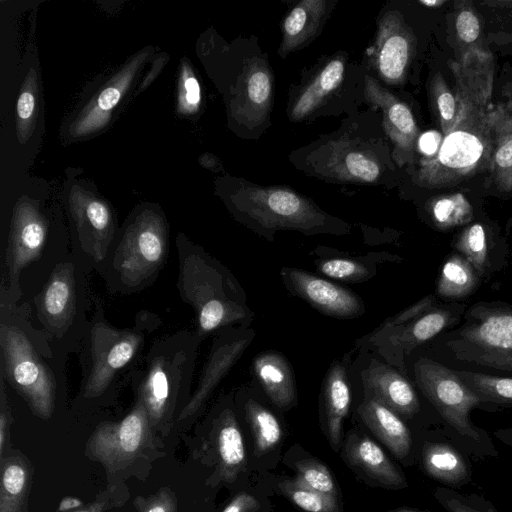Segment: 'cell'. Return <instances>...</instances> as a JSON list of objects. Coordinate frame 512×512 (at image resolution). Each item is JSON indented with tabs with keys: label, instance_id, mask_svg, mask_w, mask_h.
<instances>
[{
	"label": "cell",
	"instance_id": "1",
	"mask_svg": "<svg viewBox=\"0 0 512 512\" xmlns=\"http://www.w3.org/2000/svg\"><path fill=\"white\" fill-rule=\"evenodd\" d=\"M431 357L448 367L512 377V304L477 301L433 339Z\"/></svg>",
	"mask_w": 512,
	"mask_h": 512
},
{
	"label": "cell",
	"instance_id": "2",
	"mask_svg": "<svg viewBox=\"0 0 512 512\" xmlns=\"http://www.w3.org/2000/svg\"><path fill=\"white\" fill-rule=\"evenodd\" d=\"M457 117L443 136L437 153L421 158L414 174L416 185L429 189L452 187L490 170L493 140L490 107L474 105L456 90Z\"/></svg>",
	"mask_w": 512,
	"mask_h": 512
},
{
	"label": "cell",
	"instance_id": "3",
	"mask_svg": "<svg viewBox=\"0 0 512 512\" xmlns=\"http://www.w3.org/2000/svg\"><path fill=\"white\" fill-rule=\"evenodd\" d=\"M236 216L267 239L279 230L307 235L347 234L350 226L321 210L313 201L284 186H263L239 181L230 196Z\"/></svg>",
	"mask_w": 512,
	"mask_h": 512
},
{
	"label": "cell",
	"instance_id": "4",
	"mask_svg": "<svg viewBox=\"0 0 512 512\" xmlns=\"http://www.w3.org/2000/svg\"><path fill=\"white\" fill-rule=\"evenodd\" d=\"M414 377L422 394L470 457L476 460L498 457L488 433L471 419L472 410L488 409L455 369L431 357L421 356L414 363Z\"/></svg>",
	"mask_w": 512,
	"mask_h": 512
},
{
	"label": "cell",
	"instance_id": "5",
	"mask_svg": "<svg viewBox=\"0 0 512 512\" xmlns=\"http://www.w3.org/2000/svg\"><path fill=\"white\" fill-rule=\"evenodd\" d=\"M182 280L185 297L197 311L202 332L251 319V311L244 302L230 298L232 294H228L225 289V286H236L235 283L204 259H186L182 267Z\"/></svg>",
	"mask_w": 512,
	"mask_h": 512
},
{
	"label": "cell",
	"instance_id": "6",
	"mask_svg": "<svg viewBox=\"0 0 512 512\" xmlns=\"http://www.w3.org/2000/svg\"><path fill=\"white\" fill-rule=\"evenodd\" d=\"M2 360L8 380L40 415L49 416L54 398V381L27 337L12 326L2 325Z\"/></svg>",
	"mask_w": 512,
	"mask_h": 512
},
{
	"label": "cell",
	"instance_id": "7",
	"mask_svg": "<svg viewBox=\"0 0 512 512\" xmlns=\"http://www.w3.org/2000/svg\"><path fill=\"white\" fill-rule=\"evenodd\" d=\"M462 302L438 303L421 316L400 325L383 323L368 339L379 347L380 353L400 371H405L404 357L415 348L432 341L442 333L456 327L467 309Z\"/></svg>",
	"mask_w": 512,
	"mask_h": 512
},
{
	"label": "cell",
	"instance_id": "8",
	"mask_svg": "<svg viewBox=\"0 0 512 512\" xmlns=\"http://www.w3.org/2000/svg\"><path fill=\"white\" fill-rule=\"evenodd\" d=\"M167 253L163 219L150 211L140 214L126 229L115 255V267L128 285H138L162 264Z\"/></svg>",
	"mask_w": 512,
	"mask_h": 512
},
{
	"label": "cell",
	"instance_id": "9",
	"mask_svg": "<svg viewBox=\"0 0 512 512\" xmlns=\"http://www.w3.org/2000/svg\"><path fill=\"white\" fill-rule=\"evenodd\" d=\"M307 159L318 176L340 182L374 183L384 168L372 144L348 136L318 144Z\"/></svg>",
	"mask_w": 512,
	"mask_h": 512
},
{
	"label": "cell",
	"instance_id": "10",
	"mask_svg": "<svg viewBox=\"0 0 512 512\" xmlns=\"http://www.w3.org/2000/svg\"><path fill=\"white\" fill-rule=\"evenodd\" d=\"M141 341V336L134 331L97 323L91 332V366L85 395L101 394L115 374L133 358Z\"/></svg>",
	"mask_w": 512,
	"mask_h": 512
},
{
	"label": "cell",
	"instance_id": "11",
	"mask_svg": "<svg viewBox=\"0 0 512 512\" xmlns=\"http://www.w3.org/2000/svg\"><path fill=\"white\" fill-rule=\"evenodd\" d=\"M415 37L398 11L386 12L378 23L371 48L372 65L387 84H400L415 52Z\"/></svg>",
	"mask_w": 512,
	"mask_h": 512
},
{
	"label": "cell",
	"instance_id": "12",
	"mask_svg": "<svg viewBox=\"0 0 512 512\" xmlns=\"http://www.w3.org/2000/svg\"><path fill=\"white\" fill-rule=\"evenodd\" d=\"M364 96L382 111V125L393 145L394 161L398 166L412 163L418 147L419 129L410 108L370 76H365Z\"/></svg>",
	"mask_w": 512,
	"mask_h": 512
},
{
	"label": "cell",
	"instance_id": "13",
	"mask_svg": "<svg viewBox=\"0 0 512 512\" xmlns=\"http://www.w3.org/2000/svg\"><path fill=\"white\" fill-rule=\"evenodd\" d=\"M46 236L47 223L38 209L29 202H19L13 211L6 251L9 290L13 295L20 292V272L40 257Z\"/></svg>",
	"mask_w": 512,
	"mask_h": 512
},
{
	"label": "cell",
	"instance_id": "14",
	"mask_svg": "<svg viewBox=\"0 0 512 512\" xmlns=\"http://www.w3.org/2000/svg\"><path fill=\"white\" fill-rule=\"evenodd\" d=\"M281 276L292 293L323 314L350 319L365 312L364 303L357 294L310 272L284 267Z\"/></svg>",
	"mask_w": 512,
	"mask_h": 512
},
{
	"label": "cell",
	"instance_id": "15",
	"mask_svg": "<svg viewBox=\"0 0 512 512\" xmlns=\"http://www.w3.org/2000/svg\"><path fill=\"white\" fill-rule=\"evenodd\" d=\"M421 465L426 475L445 487L460 489L472 481L470 455L448 428L441 437L424 442Z\"/></svg>",
	"mask_w": 512,
	"mask_h": 512
},
{
	"label": "cell",
	"instance_id": "16",
	"mask_svg": "<svg viewBox=\"0 0 512 512\" xmlns=\"http://www.w3.org/2000/svg\"><path fill=\"white\" fill-rule=\"evenodd\" d=\"M70 207L83 249L102 260L113 237L114 224L107 204L83 190L71 193Z\"/></svg>",
	"mask_w": 512,
	"mask_h": 512
},
{
	"label": "cell",
	"instance_id": "17",
	"mask_svg": "<svg viewBox=\"0 0 512 512\" xmlns=\"http://www.w3.org/2000/svg\"><path fill=\"white\" fill-rule=\"evenodd\" d=\"M363 384L373 399L397 415L413 418L420 411L418 395L411 383L392 367L373 360L362 372Z\"/></svg>",
	"mask_w": 512,
	"mask_h": 512
},
{
	"label": "cell",
	"instance_id": "18",
	"mask_svg": "<svg viewBox=\"0 0 512 512\" xmlns=\"http://www.w3.org/2000/svg\"><path fill=\"white\" fill-rule=\"evenodd\" d=\"M456 83L474 105L488 108L493 91L495 63L490 51L482 47L468 49L449 63Z\"/></svg>",
	"mask_w": 512,
	"mask_h": 512
},
{
	"label": "cell",
	"instance_id": "19",
	"mask_svg": "<svg viewBox=\"0 0 512 512\" xmlns=\"http://www.w3.org/2000/svg\"><path fill=\"white\" fill-rule=\"evenodd\" d=\"M272 93L273 76L268 64L260 58L250 59L234 103L236 117L248 126L259 124L268 116Z\"/></svg>",
	"mask_w": 512,
	"mask_h": 512
},
{
	"label": "cell",
	"instance_id": "20",
	"mask_svg": "<svg viewBox=\"0 0 512 512\" xmlns=\"http://www.w3.org/2000/svg\"><path fill=\"white\" fill-rule=\"evenodd\" d=\"M451 247L473 266L482 280H488L505 266L507 249L499 248L481 222L462 227L454 236Z\"/></svg>",
	"mask_w": 512,
	"mask_h": 512
},
{
	"label": "cell",
	"instance_id": "21",
	"mask_svg": "<svg viewBox=\"0 0 512 512\" xmlns=\"http://www.w3.org/2000/svg\"><path fill=\"white\" fill-rule=\"evenodd\" d=\"M493 151L490 172L496 188L512 192V98L490 108Z\"/></svg>",
	"mask_w": 512,
	"mask_h": 512
},
{
	"label": "cell",
	"instance_id": "22",
	"mask_svg": "<svg viewBox=\"0 0 512 512\" xmlns=\"http://www.w3.org/2000/svg\"><path fill=\"white\" fill-rule=\"evenodd\" d=\"M358 414L397 458L404 459L409 456L412 437L399 415L373 398H367L359 406Z\"/></svg>",
	"mask_w": 512,
	"mask_h": 512
},
{
	"label": "cell",
	"instance_id": "23",
	"mask_svg": "<svg viewBox=\"0 0 512 512\" xmlns=\"http://www.w3.org/2000/svg\"><path fill=\"white\" fill-rule=\"evenodd\" d=\"M254 373L270 400L281 409L290 408L296 400L295 380L287 359L280 353L266 351L253 362Z\"/></svg>",
	"mask_w": 512,
	"mask_h": 512
},
{
	"label": "cell",
	"instance_id": "24",
	"mask_svg": "<svg viewBox=\"0 0 512 512\" xmlns=\"http://www.w3.org/2000/svg\"><path fill=\"white\" fill-rule=\"evenodd\" d=\"M142 57H138L121 73L116 75L113 81L103 88L97 97L82 111L73 124L72 134L84 136L95 132L105 126L112 109L117 105L123 93L130 85Z\"/></svg>",
	"mask_w": 512,
	"mask_h": 512
},
{
	"label": "cell",
	"instance_id": "25",
	"mask_svg": "<svg viewBox=\"0 0 512 512\" xmlns=\"http://www.w3.org/2000/svg\"><path fill=\"white\" fill-rule=\"evenodd\" d=\"M349 462L360 468L370 478L393 489L407 486L403 474L386 456L383 450L367 437L351 436L345 444Z\"/></svg>",
	"mask_w": 512,
	"mask_h": 512
},
{
	"label": "cell",
	"instance_id": "26",
	"mask_svg": "<svg viewBox=\"0 0 512 512\" xmlns=\"http://www.w3.org/2000/svg\"><path fill=\"white\" fill-rule=\"evenodd\" d=\"M327 5L324 0H304L290 10L282 25L281 57L299 49L316 34L327 15Z\"/></svg>",
	"mask_w": 512,
	"mask_h": 512
},
{
	"label": "cell",
	"instance_id": "27",
	"mask_svg": "<svg viewBox=\"0 0 512 512\" xmlns=\"http://www.w3.org/2000/svg\"><path fill=\"white\" fill-rule=\"evenodd\" d=\"M252 332L226 341L214 349L200 378L199 386L182 412L181 418L193 413L209 396L251 342Z\"/></svg>",
	"mask_w": 512,
	"mask_h": 512
},
{
	"label": "cell",
	"instance_id": "28",
	"mask_svg": "<svg viewBox=\"0 0 512 512\" xmlns=\"http://www.w3.org/2000/svg\"><path fill=\"white\" fill-rule=\"evenodd\" d=\"M322 398L328 438L336 449L351 402L346 370L340 362L330 366L323 382Z\"/></svg>",
	"mask_w": 512,
	"mask_h": 512
},
{
	"label": "cell",
	"instance_id": "29",
	"mask_svg": "<svg viewBox=\"0 0 512 512\" xmlns=\"http://www.w3.org/2000/svg\"><path fill=\"white\" fill-rule=\"evenodd\" d=\"M73 266L60 264L52 272L40 297V309L53 325L65 324L74 313L75 289Z\"/></svg>",
	"mask_w": 512,
	"mask_h": 512
},
{
	"label": "cell",
	"instance_id": "30",
	"mask_svg": "<svg viewBox=\"0 0 512 512\" xmlns=\"http://www.w3.org/2000/svg\"><path fill=\"white\" fill-rule=\"evenodd\" d=\"M345 71L343 58L330 60L299 93L294 101L289 117L292 121H302L341 84Z\"/></svg>",
	"mask_w": 512,
	"mask_h": 512
},
{
	"label": "cell",
	"instance_id": "31",
	"mask_svg": "<svg viewBox=\"0 0 512 512\" xmlns=\"http://www.w3.org/2000/svg\"><path fill=\"white\" fill-rule=\"evenodd\" d=\"M473 266L459 253L452 251L441 265L435 295L447 302H460L481 285Z\"/></svg>",
	"mask_w": 512,
	"mask_h": 512
},
{
	"label": "cell",
	"instance_id": "32",
	"mask_svg": "<svg viewBox=\"0 0 512 512\" xmlns=\"http://www.w3.org/2000/svg\"><path fill=\"white\" fill-rule=\"evenodd\" d=\"M425 210L432 225L440 231L465 227L474 220L473 206L460 192L437 195L429 199Z\"/></svg>",
	"mask_w": 512,
	"mask_h": 512
},
{
	"label": "cell",
	"instance_id": "33",
	"mask_svg": "<svg viewBox=\"0 0 512 512\" xmlns=\"http://www.w3.org/2000/svg\"><path fill=\"white\" fill-rule=\"evenodd\" d=\"M456 374L486 405L488 411L512 406V377L468 370Z\"/></svg>",
	"mask_w": 512,
	"mask_h": 512
},
{
	"label": "cell",
	"instance_id": "34",
	"mask_svg": "<svg viewBox=\"0 0 512 512\" xmlns=\"http://www.w3.org/2000/svg\"><path fill=\"white\" fill-rule=\"evenodd\" d=\"M245 410L254 435L256 453L261 455L270 451L279 443L282 436L277 418L252 399L246 403Z\"/></svg>",
	"mask_w": 512,
	"mask_h": 512
},
{
	"label": "cell",
	"instance_id": "35",
	"mask_svg": "<svg viewBox=\"0 0 512 512\" xmlns=\"http://www.w3.org/2000/svg\"><path fill=\"white\" fill-rule=\"evenodd\" d=\"M218 451L223 465L237 470L245 461L243 437L232 413L224 416L218 431Z\"/></svg>",
	"mask_w": 512,
	"mask_h": 512
},
{
	"label": "cell",
	"instance_id": "36",
	"mask_svg": "<svg viewBox=\"0 0 512 512\" xmlns=\"http://www.w3.org/2000/svg\"><path fill=\"white\" fill-rule=\"evenodd\" d=\"M430 101L442 135H446L454 126L457 117V98L447 85L443 75L436 73L430 82Z\"/></svg>",
	"mask_w": 512,
	"mask_h": 512
},
{
	"label": "cell",
	"instance_id": "37",
	"mask_svg": "<svg viewBox=\"0 0 512 512\" xmlns=\"http://www.w3.org/2000/svg\"><path fill=\"white\" fill-rule=\"evenodd\" d=\"M434 496L446 512H500L492 502L476 493H462L449 487H439Z\"/></svg>",
	"mask_w": 512,
	"mask_h": 512
},
{
	"label": "cell",
	"instance_id": "38",
	"mask_svg": "<svg viewBox=\"0 0 512 512\" xmlns=\"http://www.w3.org/2000/svg\"><path fill=\"white\" fill-rule=\"evenodd\" d=\"M167 370L158 360L153 363L144 383V401L147 410L153 415H159L166 405L170 386Z\"/></svg>",
	"mask_w": 512,
	"mask_h": 512
},
{
	"label": "cell",
	"instance_id": "39",
	"mask_svg": "<svg viewBox=\"0 0 512 512\" xmlns=\"http://www.w3.org/2000/svg\"><path fill=\"white\" fill-rule=\"evenodd\" d=\"M281 487L290 500L306 512H339L334 495L317 492L295 482L284 483Z\"/></svg>",
	"mask_w": 512,
	"mask_h": 512
},
{
	"label": "cell",
	"instance_id": "40",
	"mask_svg": "<svg viewBox=\"0 0 512 512\" xmlns=\"http://www.w3.org/2000/svg\"><path fill=\"white\" fill-rule=\"evenodd\" d=\"M296 484L324 494H336L334 479L328 468L315 460H303L297 465Z\"/></svg>",
	"mask_w": 512,
	"mask_h": 512
},
{
	"label": "cell",
	"instance_id": "41",
	"mask_svg": "<svg viewBox=\"0 0 512 512\" xmlns=\"http://www.w3.org/2000/svg\"><path fill=\"white\" fill-rule=\"evenodd\" d=\"M146 409L138 406L126 416L116 428V439L121 451L127 454L136 452L145 434Z\"/></svg>",
	"mask_w": 512,
	"mask_h": 512
},
{
	"label": "cell",
	"instance_id": "42",
	"mask_svg": "<svg viewBox=\"0 0 512 512\" xmlns=\"http://www.w3.org/2000/svg\"><path fill=\"white\" fill-rule=\"evenodd\" d=\"M455 29L458 40L466 48L464 51L481 47L476 44L481 35V22L470 1L455 3Z\"/></svg>",
	"mask_w": 512,
	"mask_h": 512
},
{
	"label": "cell",
	"instance_id": "43",
	"mask_svg": "<svg viewBox=\"0 0 512 512\" xmlns=\"http://www.w3.org/2000/svg\"><path fill=\"white\" fill-rule=\"evenodd\" d=\"M35 107L36 77L32 71V73H29L25 83L23 84L16 106L17 128L21 142L28 139L31 130L33 129L32 121L35 114Z\"/></svg>",
	"mask_w": 512,
	"mask_h": 512
},
{
	"label": "cell",
	"instance_id": "44",
	"mask_svg": "<svg viewBox=\"0 0 512 512\" xmlns=\"http://www.w3.org/2000/svg\"><path fill=\"white\" fill-rule=\"evenodd\" d=\"M317 265L326 276L348 282H362L372 275L369 267L354 259L331 258L321 260Z\"/></svg>",
	"mask_w": 512,
	"mask_h": 512
},
{
	"label": "cell",
	"instance_id": "45",
	"mask_svg": "<svg viewBox=\"0 0 512 512\" xmlns=\"http://www.w3.org/2000/svg\"><path fill=\"white\" fill-rule=\"evenodd\" d=\"M201 100L199 83L187 65H183L180 82L178 108L182 113H192L198 109Z\"/></svg>",
	"mask_w": 512,
	"mask_h": 512
},
{
	"label": "cell",
	"instance_id": "46",
	"mask_svg": "<svg viewBox=\"0 0 512 512\" xmlns=\"http://www.w3.org/2000/svg\"><path fill=\"white\" fill-rule=\"evenodd\" d=\"M3 487L11 495H18L22 492L25 482V470L17 464L7 466L3 473Z\"/></svg>",
	"mask_w": 512,
	"mask_h": 512
},
{
	"label": "cell",
	"instance_id": "47",
	"mask_svg": "<svg viewBox=\"0 0 512 512\" xmlns=\"http://www.w3.org/2000/svg\"><path fill=\"white\" fill-rule=\"evenodd\" d=\"M443 135L435 131H430L421 136L418 140V147L423 154L422 158H430L434 156L442 142Z\"/></svg>",
	"mask_w": 512,
	"mask_h": 512
},
{
	"label": "cell",
	"instance_id": "48",
	"mask_svg": "<svg viewBox=\"0 0 512 512\" xmlns=\"http://www.w3.org/2000/svg\"><path fill=\"white\" fill-rule=\"evenodd\" d=\"M258 508L259 503L252 495L241 493L226 506L223 512H255Z\"/></svg>",
	"mask_w": 512,
	"mask_h": 512
},
{
	"label": "cell",
	"instance_id": "49",
	"mask_svg": "<svg viewBox=\"0 0 512 512\" xmlns=\"http://www.w3.org/2000/svg\"><path fill=\"white\" fill-rule=\"evenodd\" d=\"M494 436L512 450V425L494 431Z\"/></svg>",
	"mask_w": 512,
	"mask_h": 512
},
{
	"label": "cell",
	"instance_id": "50",
	"mask_svg": "<svg viewBox=\"0 0 512 512\" xmlns=\"http://www.w3.org/2000/svg\"><path fill=\"white\" fill-rule=\"evenodd\" d=\"M82 505V502L76 498L65 497L62 499L59 505L60 511H66L72 508H76Z\"/></svg>",
	"mask_w": 512,
	"mask_h": 512
},
{
	"label": "cell",
	"instance_id": "51",
	"mask_svg": "<svg viewBox=\"0 0 512 512\" xmlns=\"http://www.w3.org/2000/svg\"><path fill=\"white\" fill-rule=\"evenodd\" d=\"M419 3L428 8H437L445 4L446 0H421Z\"/></svg>",
	"mask_w": 512,
	"mask_h": 512
},
{
	"label": "cell",
	"instance_id": "52",
	"mask_svg": "<svg viewBox=\"0 0 512 512\" xmlns=\"http://www.w3.org/2000/svg\"><path fill=\"white\" fill-rule=\"evenodd\" d=\"M147 512H166V509L161 505L151 507Z\"/></svg>",
	"mask_w": 512,
	"mask_h": 512
},
{
	"label": "cell",
	"instance_id": "53",
	"mask_svg": "<svg viewBox=\"0 0 512 512\" xmlns=\"http://www.w3.org/2000/svg\"><path fill=\"white\" fill-rule=\"evenodd\" d=\"M392 512H422V511L409 509V508H400V509L394 510Z\"/></svg>",
	"mask_w": 512,
	"mask_h": 512
}]
</instances>
